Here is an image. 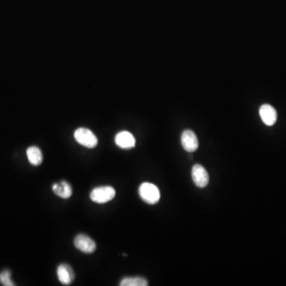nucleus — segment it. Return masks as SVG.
I'll return each mask as SVG.
<instances>
[{
    "instance_id": "6e6552de",
    "label": "nucleus",
    "mask_w": 286,
    "mask_h": 286,
    "mask_svg": "<svg viewBox=\"0 0 286 286\" xmlns=\"http://www.w3.org/2000/svg\"><path fill=\"white\" fill-rule=\"evenodd\" d=\"M57 278L61 284L69 286L75 279L73 269L70 265L64 263L58 265L57 269Z\"/></svg>"
},
{
    "instance_id": "f257e3e1",
    "label": "nucleus",
    "mask_w": 286,
    "mask_h": 286,
    "mask_svg": "<svg viewBox=\"0 0 286 286\" xmlns=\"http://www.w3.org/2000/svg\"><path fill=\"white\" fill-rule=\"evenodd\" d=\"M139 193L142 200L149 204H155L160 200L161 193L155 185L144 182L139 187Z\"/></svg>"
},
{
    "instance_id": "39448f33",
    "label": "nucleus",
    "mask_w": 286,
    "mask_h": 286,
    "mask_svg": "<svg viewBox=\"0 0 286 286\" xmlns=\"http://www.w3.org/2000/svg\"><path fill=\"white\" fill-rule=\"evenodd\" d=\"M191 177L195 185L199 188L206 187L209 185V176L206 169L200 166L195 165L191 169Z\"/></svg>"
},
{
    "instance_id": "f8f14e48",
    "label": "nucleus",
    "mask_w": 286,
    "mask_h": 286,
    "mask_svg": "<svg viewBox=\"0 0 286 286\" xmlns=\"http://www.w3.org/2000/svg\"><path fill=\"white\" fill-rule=\"evenodd\" d=\"M121 286H147L148 282L146 279L142 277H134V278H124L120 282Z\"/></svg>"
},
{
    "instance_id": "7ed1b4c3",
    "label": "nucleus",
    "mask_w": 286,
    "mask_h": 286,
    "mask_svg": "<svg viewBox=\"0 0 286 286\" xmlns=\"http://www.w3.org/2000/svg\"><path fill=\"white\" fill-rule=\"evenodd\" d=\"M74 138L79 144L89 149L95 148L98 144L96 136L89 129H77L74 133Z\"/></svg>"
},
{
    "instance_id": "9b49d317",
    "label": "nucleus",
    "mask_w": 286,
    "mask_h": 286,
    "mask_svg": "<svg viewBox=\"0 0 286 286\" xmlns=\"http://www.w3.org/2000/svg\"><path fill=\"white\" fill-rule=\"evenodd\" d=\"M26 155H27L28 160L30 164L34 167H38L42 164L43 161V155L39 148L37 146H30L26 150Z\"/></svg>"
},
{
    "instance_id": "423d86ee",
    "label": "nucleus",
    "mask_w": 286,
    "mask_h": 286,
    "mask_svg": "<svg viewBox=\"0 0 286 286\" xmlns=\"http://www.w3.org/2000/svg\"><path fill=\"white\" fill-rule=\"evenodd\" d=\"M181 145L187 152L196 151L199 147V142L196 134L191 130H185L181 135Z\"/></svg>"
},
{
    "instance_id": "f03ea898",
    "label": "nucleus",
    "mask_w": 286,
    "mask_h": 286,
    "mask_svg": "<svg viewBox=\"0 0 286 286\" xmlns=\"http://www.w3.org/2000/svg\"><path fill=\"white\" fill-rule=\"evenodd\" d=\"M116 196V190L112 186H101L95 188L91 191L90 198L93 202L105 204L113 200Z\"/></svg>"
},
{
    "instance_id": "0eeeda50",
    "label": "nucleus",
    "mask_w": 286,
    "mask_h": 286,
    "mask_svg": "<svg viewBox=\"0 0 286 286\" xmlns=\"http://www.w3.org/2000/svg\"><path fill=\"white\" fill-rule=\"evenodd\" d=\"M259 115L262 122L266 126H273L275 124L278 119V114L275 108L269 104H263L259 109Z\"/></svg>"
},
{
    "instance_id": "ddd939ff",
    "label": "nucleus",
    "mask_w": 286,
    "mask_h": 286,
    "mask_svg": "<svg viewBox=\"0 0 286 286\" xmlns=\"http://www.w3.org/2000/svg\"><path fill=\"white\" fill-rule=\"evenodd\" d=\"M0 283L4 286H15L11 280V272L9 269H5L0 273Z\"/></svg>"
},
{
    "instance_id": "20e7f679",
    "label": "nucleus",
    "mask_w": 286,
    "mask_h": 286,
    "mask_svg": "<svg viewBox=\"0 0 286 286\" xmlns=\"http://www.w3.org/2000/svg\"><path fill=\"white\" fill-rule=\"evenodd\" d=\"M74 246L77 250L85 254H92L96 249V244L89 236L80 234L74 239Z\"/></svg>"
},
{
    "instance_id": "1a4fd4ad",
    "label": "nucleus",
    "mask_w": 286,
    "mask_h": 286,
    "mask_svg": "<svg viewBox=\"0 0 286 286\" xmlns=\"http://www.w3.org/2000/svg\"><path fill=\"white\" fill-rule=\"evenodd\" d=\"M115 142L119 147L122 149H132L135 146V139L134 135L129 131H121L116 135Z\"/></svg>"
},
{
    "instance_id": "9d476101",
    "label": "nucleus",
    "mask_w": 286,
    "mask_h": 286,
    "mask_svg": "<svg viewBox=\"0 0 286 286\" xmlns=\"http://www.w3.org/2000/svg\"><path fill=\"white\" fill-rule=\"evenodd\" d=\"M52 190L55 195L62 198V199H69L71 197L72 194V189L71 185L68 183L67 181H61L60 183H54L52 186Z\"/></svg>"
}]
</instances>
